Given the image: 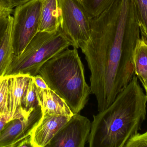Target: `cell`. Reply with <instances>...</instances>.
<instances>
[{"label": "cell", "instance_id": "obj_12", "mask_svg": "<svg viewBox=\"0 0 147 147\" xmlns=\"http://www.w3.org/2000/svg\"><path fill=\"white\" fill-rule=\"evenodd\" d=\"M60 24L59 0H41L38 32L56 33L60 28Z\"/></svg>", "mask_w": 147, "mask_h": 147}, {"label": "cell", "instance_id": "obj_13", "mask_svg": "<svg viewBox=\"0 0 147 147\" xmlns=\"http://www.w3.org/2000/svg\"><path fill=\"white\" fill-rule=\"evenodd\" d=\"M12 22L13 16H10L0 41V77L7 75L15 55L12 41Z\"/></svg>", "mask_w": 147, "mask_h": 147}, {"label": "cell", "instance_id": "obj_14", "mask_svg": "<svg viewBox=\"0 0 147 147\" xmlns=\"http://www.w3.org/2000/svg\"><path fill=\"white\" fill-rule=\"evenodd\" d=\"M134 65L135 74L144 85L147 81V40L142 36L135 48Z\"/></svg>", "mask_w": 147, "mask_h": 147}, {"label": "cell", "instance_id": "obj_24", "mask_svg": "<svg viewBox=\"0 0 147 147\" xmlns=\"http://www.w3.org/2000/svg\"><path fill=\"white\" fill-rule=\"evenodd\" d=\"M8 20L3 21L0 22V41H1V39L2 37L5 32V29L7 28V25Z\"/></svg>", "mask_w": 147, "mask_h": 147}, {"label": "cell", "instance_id": "obj_7", "mask_svg": "<svg viewBox=\"0 0 147 147\" xmlns=\"http://www.w3.org/2000/svg\"><path fill=\"white\" fill-rule=\"evenodd\" d=\"M92 122L79 113L74 114L46 147H84L88 142Z\"/></svg>", "mask_w": 147, "mask_h": 147}, {"label": "cell", "instance_id": "obj_5", "mask_svg": "<svg viewBox=\"0 0 147 147\" xmlns=\"http://www.w3.org/2000/svg\"><path fill=\"white\" fill-rule=\"evenodd\" d=\"M41 9V0H32L15 8L12 28L15 55L20 54L38 32Z\"/></svg>", "mask_w": 147, "mask_h": 147}, {"label": "cell", "instance_id": "obj_20", "mask_svg": "<svg viewBox=\"0 0 147 147\" xmlns=\"http://www.w3.org/2000/svg\"><path fill=\"white\" fill-rule=\"evenodd\" d=\"M14 9L10 0H0V22L7 20L13 14Z\"/></svg>", "mask_w": 147, "mask_h": 147}, {"label": "cell", "instance_id": "obj_25", "mask_svg": "<svg viewBox=\"0 0 147 147\" xmlns=\"http://www.w3.org/2000/svg\"><path fill=\"white\" fill-rule=\"evenodd\" d=\"M10 1H11L13 7L15 8L17 6L22 5L32 0H10Z\"/></svg>", "mask_w": 147, "mask_h": 147}, {"label": "cell", "instance_id": "obj_3", "mask_svg": "<svg viewBox=\"0 0 147 147\" xmlns=\"http://www.w3.org/2000/svg\"><path fill=\"white\" fill-rule=\"evenodd\" d=\"M38 74L74 114L79 113L87 104L91 90L77 48L68 47L56 54L41 66Z\"/></svg>", "mask_w": 147, "mask_h": 147}, {"label": "cell", "instance_id": "obj_15", "mask_svg": "<svg viewBox=\"0 0 147 147\" xmlns=\"http://www.w3.org/2000/svg\"><path fill=\"white\" fill-rule=\"evenodd\" d=\"M91 19L100 15L109 7L116 0H76Z\"/></svg>", "mask_w": 147, "mask_h": 147}, {"label": "cell", "instance_id": "obj_8", "mask_svg": "<svg viewBox=\"0 0 147 147\" xmlns=\"http://www.w3.org/2000/svg\"><path fill=\"white\" fill-rule=\"evenodd\" d=\"M42 115L40 106L28 115L9 121L0 133V147H17L21 142L30 136Z\"/></svg>", "mask_w": 147, "mask_h": 147}, {"label": "cell", "instance_id": "obj_26", "mask_svg": "<svg viewBox=\"0 0 147 147\" xmlns=\"http://www.w3.org/2000/svg\"><path fill=\"white\" fill-rule=\"evenodd\" d=\"M143 86L144 89H145V91H146V94H146V96L147 98V81L145 84L143 85Z\"/></svg>", "mask_w": 147, "mask_h": 147}, {"label": "cell", "instance_id": "obj_17", "mask_svg": "<svg viewBox=\"0 0 147 147\" xmlns=\"http://www.w3.org/2000/svg\"><path fill=\"white\" fill-rule=\"evenodd\" d=\"M142 37L147 40V0H133Z\"/></svg>", "mask_w": 147, "mask_h": 147}, {"label": "cell", "instance_id": "obj_18", "mask_svg": "<svg viewBox=\"0 0 147 147\" xmlns=\"http://www.w3.org/2000/svg\"><path fill=\"white\" fill-rule=\"evenodd\" d=\"M9 76L0 77V115L9 112Z\"/></svg>", "mask_w": 147, "mask_h": 147}, {"label": "cell", "instance_id": "obj_6", "mask_svg": "<svg viewBox=\"0 0 147 147\" xmlns=\"http://www.w3.org/2000/svg\"><path fill=\"white\" fill-rule=\"evenodd\" d=\"M61 14L60 28L73 47L89 40L91 33V18L76 0H59Z\"/></svg>", "mask_w": 147, "mask_h": 147}, {"label": "cell", "instance_id": "obj_9", "mask_svg": "<svg viewBox=\"0 0 147 147\" xmlns=\"http://www.w3.org/2000/svg\"><path fill=\"white\" fill-rule=\"evenodd\" d=\"M71 117L42 114L30 137L32 147H46Z\"/></svg>", "mask_w": 147, "mask_h": 147}, {"label": "cell", "instance_id": "obj_2", "mask_svg": "<svg viewBox=\"0 0 147 147\" xmlns=\"http://www.w3.org/2000/svg\"><path fill=\"white\" fill-rule=\"evenodd\" d=\"M147 98L135 75L107 108L93 115L90 147H124L146 116Z\"/></svg>", "mask_w": 147, "mask_h": 147}, {"label": "cell", "instance_id": "obj_11", "mask_svg": "<svg viewBox=\"0 0 147 147\" xmlns=\"http://www.w3.org/2000/svg\"><path fill=\"white\" fill-rule=\"evenodd\" d=\"M9 77V112L16 114L28 111L22 107V99L31 76L17 74Z\"/></svg>", "mask_w": 147, "mask_h": 147}, {"label": "cell", "instance_id": "obj_4", "mask_svg": "<svg viewBox=\"0 0 147 147\" xmlns=\"http://www.w3.org/2000/svg\"><path fill=\"white\" fill-rule=\"evenodd\" d=\"M70 46L60 28L54 33L38 32L20 54L14 55L6 76L24 74L34 77L47 61Z\"/></svg>", "mask_w": 147, "mask_h": 147}, {"label": "cell", "instance_id": "obj_1", "mask_svg": "<svg viewBox=\"0 0 147 147\" xmlns=\"http://www.w3.org/2000/svg\"><path fill=\"white\" fill-rule=\"evenodd\" d=\"M132 3V0H116L92 18L90 39L79 47L90 72V87L98 112L111 105L135 75L123 56L126 46H133L129 28Z\"/></svg>", "mask_w": 147, "mask_h": 147}, {"label": "cell", "instance_id": "obj_10", "mask_svg": "<svg viewBox=\"0 0 147 147\" xmlns=\"http://www.w3.org/2000/svg\"><path fill=\"white\" fill-rule=\"evenodd\" d=\"M36 89L42 114L69 117L73 115V112L65 101L53 90L42 89L37 87Z\"/></svg>", "mask_w": 147, "mask_h": 147}, {"label": "cell", "instance_id": "obj_22", "mask_svg": "<svg viewBox=\"0 0 147 147\" xmlns=\"http://www.w3.org/2000/svg\"><path fill=\"white\" fill-rule=\"evenodd\" d=\"M33 77L35 85L37 88L42 89H51L49 88L44 79L40 74H38V75Z\"/></svg>", "mask_w": 147, "mask_h": 147}, {"label": "cell", "instance_id": "obj_16", "mask_svg": "<svg viewBox=\"0 0 147 147\" xmlns=\"http://www.w3.org/2000/svg\"><path fill=\"white\" fill-rule=\"evenodd\" d=\"M22 106L28 111H32L40 106L37 89L33 77H31L22 99Z\"/></svg>", "mask_w": 147, "mask_h": 147}, {"label": "cell", "instance_id": "obj_19", "mask_svg": "<svg viewBox=\"0 0 147 147\" xmlns=\"http://www.w3.org/2000/svg\"><path fill=\"white\" fill-rule=\"evenodd\" d=\"M124 147H147V131L142 134L138 133L132 136Z\"/></svg>", "mask_w": 147, "mask_h": 147}, {"label": "cell", "instance_id": "obj_23", "mask_svg": "<svg viewBox=\"0 0 147 147\" xmlns=\"http://www.w3.org/2000/svg\"><path fill=\"white\" fill-rule=\"evenodd\" d=\"M32 147V144H31V140H30V137H27L24 139V140L21 142L18 145L17 147Z\"/></svg>", "mask_w": 147, "mask_h": 147}, {"label": "cell", "instance_id": "obj_21", "mask_svg": "<svg viewBox=\"0 0 147 147\" xmlns=\"http://www.w3.org/2000/svg\"><path fill=\"white\" fill-rule=\"evenodd\" d=\"M33 111H25L16 114L8 112L7 114L0 115V133L5 127L6 125L10 121L27 116L30 114Z\"/></svg>", "mask_w": 147, "mask_h": 147}]
</instances>
